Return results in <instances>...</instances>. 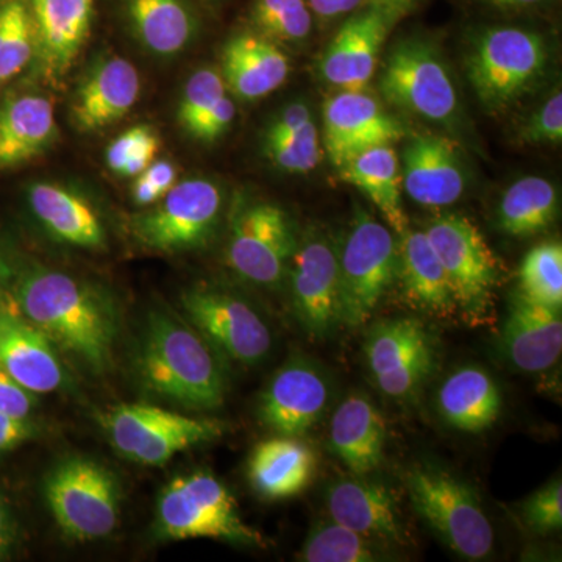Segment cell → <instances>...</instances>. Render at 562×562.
<instances>
[{"label": "cell", "mask_w": 562, "mask_h": 562, "mask_svg": "<svg viewBox=\"0 0 562 562\" xmlns=\"http://www.w3.org/2000/svg\"><path fill=\"white\" fill-rule=\"evenodd\" d=\"M38 432L31 417H16L0 413V454L16 449Z\"/></svg>", "instance_id": "obj_46"}, {"label": "cell", "mask_w": 562, "mask_h": 562, "mask_svg": "<svg viewBox=\"0 0 562 562\" xmlns=\"http://www.w3.org/2000/svg\"><path fill=\"white\" fill-rule=\"evenodd\" d=\"M95 0H31L36 54L47 76L68 72L90 36Z\"/></svg>", "instance_id": "obj_23"}, {"label": "cell", "mask_w": 562, "mask_h": 562, "mask_svg": "<svg viewBox=\"0 0 562 562\" xmlns=\"http://www.w3.org/2000/svg\"><path fill=\"white\" fill-rule=\"evenodd\" d=\"M291 302L297 321L314 338L341 324L338 250L321 233L303 236L290 266Z\"/></svg>", "instance_id": "obj_14"}, {"label": "cell", "mask_w": 562, "mask_h": 562, "mask_svg": "<svg viewBox=\"0 0 562 562\" xmlns=\"http://www.w3.org/2000/svg\"><path fill=\"white\" fill-rule=\"evenodd\" d=\"M520 292L550 308L562 306V246L550 241L532 247L519 271Z\"/></svg>", "instance_id": "obj_37"}, {"label": "cell", "mask_w": 562, "mask_h": 562, "mask_svg": "<svg viewBox=\"0 0 562 562\" xmlns=\"http://www.w3.org/2000/svg\"><path fill=\"white\" fill-rule=\"evenodd\" d=\"M362 0H308L310 9L317 16L330 20L360 9Z\"/></svg>", "instance_id": "obj_49"}, {"label": "cell", "mask_w": 562, "mask_h": 562, "mask_svg": "<svg viewBox=\"0 0 562 562\" xmlns=\"http://www.w3.org/2000/svg\"><path fill=\"white\" fill-rule=\"evenodd\" d=\"M140 91L139 74L131 61L110 58L81 85L72 117L81 132H98L121 121L135 106Z\"/></svg>", "instance_id": "obj_26"}, {"label": "cell", "mask_w": 562, "mask_h": 562, "mask_svg": "<svg viewBox=\"0 0 562 562\" xmlns=\"http://www.w3.org/2000/svg\"><path fill=\"white\" fill-rule=\"evenodd\" d=\"M402 187L417 205L441 209L460 201L465 173L453 140L439 135H417L403 149Z\"/></svg>", "instance_id": "obj_19"}, {"label": "cell", "mask_w": 562, "mask_h": 562, "mask_svg": "<svg viewBox=\"0 0 562 562\" xmlns=\"http://www.w3.org/2000/svg\"><path fill=\"white\" fill-rule=\"evenodd\" d=\"M221 210L222 192L213 181H181L166 192L154 210L133 221V233L149 249H194L209 241Z\"/></svg>", "instance_id": "obj_11"}, {"label": "cell", "mask_w": 562, "mask_h": 562, "mask_svg": "<svg viewBox=\"0 0 562 562\" xmlns=\"http://www.w3.org/2000/svg\"><path fill=\"white\" fill-rule=\"evenodd\" d=\"M405 125L366 91H341L324 105V144L336 168L376 146L401 140Z\"/></svg>", "instance_id": "obj_17"}, {"label": "cell", "mask_w": 562, "mask_h": 562, "mask_svg": "<svg viewBox=\"0 0 562 562\" xmlns=\"http://www.w3.org/2000/svg\"><path fill=\"white\" fill-rule=\"evenodd\" d=\"M5 280V266L0 261V308H2L3 303L7 302Z\"/></svg>", "instance_id": "obj_54"}, {"label": "cell", "mask_w": 562, "mask_h": 562, "mask_svg": "<svg viewBox=\"0 0 562 562\" xmlns=\"http://www.w3.org/2000/svg\"><path fill=\"white\" fill-rule=\"evenodd\" d=\"M157 532L165 539H220L239 546H265L239 516L227 487L205 472L172 480L157 503Z\"/></svg>", "instance_id": "obj_5"}, {"label": "cell", "mask_w": 562, "mask_h": 562, "mask_svg": "<svg viewBox=\"0 0 562 562\" xmlns=\"http://www.w3.org/2000/svg\"><path fill=\"white\" fill-rule=\"evenodd\" d=\"M380 90L392 105L436 124H450L460 110L452 76L430 41H398L384 61Z\"/></svg>", "instance_id": "obj_9"}, {"label": "cell", "mask_w": 562, "mask_h": 562, "mask_svg": "<svg viewBox=\"0 0 562 562\" xmlns=\"http://www.w3.org/2000/svg\"><path fill=\"white\" fill-rule=\"evenodd\" d=\"M547 63L549 47L541 33L503 25L486 29L473 38L464 65L482 105L501 111L531 90Z\"/></svg>", "instance_id": "obj_3"}, {"label": "cell", "mask_w": 562, "mask_h": 562, "mask_svg": "<svg viewBox=\"0 0 562 562\" xmlns=\"http://www.w3.org/2000/svg\"><path fill=\"white\" fill-rule=\"evenodd\" d=\"M341 324H366L397 277V241L390 228L364 209L355 210L338 250Z\"/></svg>", "instance_id": "obj_7"}, {"label": "cell", "mask_w": 562, "mask_h": 562, "mask_svg": "<svg viewBox=\"0 0 562 562\" xmlns=\"http://www.w3.org/2000/svg\"><path fill=\"white\" fill-rule=\"evenodd\" d=\"M290 74V60L279 44L260 33H239L222 50V79L233 94L257 101L279 90Z\"/></svg>", "instance_id": "obj_24"}, {"label": "cell", "mask_w": 562, "mask_h": 562, "mask_svg": "<svg viewBox=\"0 0 562 562\" xmlns=\"http://www.w3.org/2000/svg\"><path fill=\"white\" fill-rule=\"evenodd\" d=\"M371 2L372 7L387 11V13L394 14L397 18L412 9L417 0H371Z\"/></svg>", "instance_id": "obj_53"}, {"label": "cell", "mask_w": 562, "mask_h": 562, "mask_svg": "<svg viewBox=\"0 0 562 562\" xmlns=\"http://www.w3.org/2000/svg\"><path fill=\"white\" fill-rule=\"evenodd\" d=\"M386 446V424L371 398L351 394L336 408L330 424L333 453L353 475L379 468Z\"/></svg>", "instance_id": "obj_25"}, {"label": "cell", "mask_w": 562, "mask_h": 562, "mask_svg": "<svg viewBox=\"0 0 562 562\" xmlns=\"http://www.w3.org/2000/svg\"><path fill=\"white\" fill-rule=\"evenodd\" d=\"M339 169L342 180L376 206L392 231L402 235L408 228L402 202L401 160L391 144L361 151Z\"/></svg>", "instance_id": "obj_32"}, {"label": "cell", "mask_w": 562, "mask_h": 562, "mask_svg": "<svg viewBox=\"0 0 562 562\" xmlns=\"http://www.w3.org/2000/svg\"><path fill=\"white\" fill-rule=\"evenodd\" d=\"M406 486L414 512L454 553L471 561L490 557L494 528L469 484L441 469L416 465Z\"/></svg>", "instance_id": "obj_4"}, {"label": "cell", "mask_w": 562, "mask_h": 562, "mask_svg": "<svg viewBox=\"0 0 562 562\" xmlns=\"http://www.w3.org/2000/svg\"><path fill=\"white\" fill-rule=\"evenodd\" d=\"M425 235L446 271L457 308L468 319L482 322L498 283L497 261L486 239L471 221L457 214L432 221Z\"/></svg>", "instance_id": "obj_10"}, {"label": "cell", "mask_w": 562, "mask_h": 562, "mask_svg": "<svg viewBox=\"0 0 562 562\" xmlns=\"http://www.w3.org/2000/svg\"><path fill=\"white\" fill-rule=\"evenodd\" d=\"M265 146L273 165L292 173L312 172L322 157L319 133L314 122L283 138L265 139Z\"/></svg>", "instance_id": "obj_40"}, {"label": "cell", "mask_w": 562, "mask_h": 562, "mask_svg": "<svg viewBox=\"0 0 562 562\" xmlns=\"http://www.w3.org/2000/svg\"><path fill=\"white\" fill-rule=\"evenodd\" d=\"M306 562H373L383 560L372 539L328 520L317 524L303 542L301 554Z\"/></svg>", "instance_id": "obj_35"}, {"label": "cell", "mask_w": 562, "mask_h": 562, "mask_svg": "<svg viewBox=\"0 0 562 562\" xmlns=\"http://www.w3.org/2000/svg\"><path fill=\"white\" fill-rule=\"evenodd\" d=\"M330 395V382L319 366L306 358H291L262 391L258 416L280 436L299 438L327 412Z\"/></svg>", "instance_id": "obj_16"}, {"label": "cell", "mask_w": 562, "mask_h": 562, "mask_svg": "<svg viewBox=\"0 0 562 562\" xmlns=\"http://www.w3.org/2000/svg\"><path fill=\"white\" fill-rule=\"evenodd\" d=\"M14 539H16V522H14L9 502L0 495V561L9 557Z\"/></svg>", "instance_id": "obj_48"}, {"label": "cell", "mask_w": 562, "mask_h": 562, "mask_svg": "<svg viewBox=\"0 0 562 562\" xmlns=\"http://www.w3.org/2000/svg\"><path fill=\"white\" fill-rule=\"evenodd\" d=\"M35 216L60 241L85 249H102L105 231L90 203L58 184L35 183L29 190Z\"/></svg>", "instance_id": "obj_31"}, {"label": "cell", "mask_w": 562, "mask_h": 562, "mask_svg": "<svg viewBox=\"0 0 562 562\" xmlns=\"http://www.w3.org/2000/svg\"><path fill=\"white\" fill-rule=\"evenodd\" d=\"M138 369L151 392L188 408L217 409L225 401L224 371L209 341L169 314H150Z\"/></svg>", "instance_id": "obj_2"}, {"label": "cell", "mask_w": 562, "mask_h": 562, "mask_svg": "<svg viewBox=\"0 0 562 562\" xmlns=\"http://www.w3.org/2000/svg\"><path fill=\"white\" fill-rule=\"evenodd\" d=\"M558 210L557 188L542 177H525L503 194L498 205V227L506 235H539L552 227Z\"/></svg>", "instance_id": "obj_34"}, {"label": "cell", "mask_w": 562, "mask_h": 562, "mask_svg": "<svg viewBox=\"0 0 562 562\" xmlns=\"http://www.w3.org/2000/svg\"><path fill=\"white\" fill-rule=\"evenodd\" d=\"M114 449L133 462L162 465L177 453L228 431L220 420L194 419L146 403L114 406L101 417Z\"/></svg>", "instance_id": "obj_8"}, {"label": "cell", "mask_w": 562, "mask_h": 562, "mask_svg": "<svg viewBox=\"0 0 562 562\" xmlns=\"http://www.w3.org/2000/svg\"><path fill=\"white\" fill-rule=\"evenodd\" d=\"M225 91L227 87L216 70L201 69L192 74L179 106V121L184 131L191 135L210 110L227 95Z\"/></svg>", "instance_id": "obj_41"}, {"label": "cell", "mask_w": 562, "mask_h": 562, "mask_svg": "<svg viewBox=\"0 0 562 562\" xmlns=\"http://www.w3.org/2000/svg\"><path fill=\"white\" fill-rule=\"evenodd\" d=\"M312 9L305 0H255L251 22L273 43H297L312 33Z\"/></svg>", "instance_id": "obj_38"}, {"label": "cell", "mask_w": 562, "mask_h": 562, "mask_svg": "<svg viewBox=\"0 0 562 562\" xmlns=\"http://www.w3.org/2000/svg\"><path fill=\"white\" fill-rule=\"evenodd\" d=\"M36 54L35 29L25 0L0 3V83L25 69Z\"/></svg>", "instance_id": "obj_36"}, {"label": "cell", "mask_w": 562, "mask_h": 562, "mask_svg": "<svg viewBox=\"0 0 562 562\" xmlns=\"http://www.w3.org/2000/svg\"><path fill=\"white\" fill-rule=\"evenodd\" d=\"M522 519L538 535L560 531L562 527V484L552 480L522 503Z\"/></svg>", "instance_id": "obj_42"}, {"label": "cell", "mask_w": 562, "mask_h": 562, "mask_svg": "<svg viewBox=\"0 0 562 562\" xmlns=\"http://www.w3.org/2000/svg\"><path fill=\"white\" fill-rule=\"evenodd\" d=\"M479 2L486 3L492 9L505 11H524L541 7L549 0H479Z\"/></svg>", "instance_id": "obj_52"}, {"label": "cell", "mask_w": 562, "mask_h": 562, "mask_svg": "<svg viewBox=\"0 0 562 562\" xmlns=\"http://www.w3.org/2000/svg\"><path fill=\"white\" fill-rule=\"evenodd\" d=\"M438 409L450 427L464 432H480L501 416V390L490 373L468 366L454 371L441 384Z\"/></svg>", "instance_id": "obj_30"}, {"label": "cell", "mask_w": 562, "mask_h": 562, "mask_svg": "<svg viewBox=\"0 0 562 562\" xmlns=\"http://www.w3.org/2000/svg\"><path fill=\"white\" fill-rule=\"evenodd\" d=\"M160 139L149 125H135L117 136L106 149V165L124 177H138L154 162Z\"/></svg>", "instance_id": "obj_39"}, {"label": "cell", "mask_w": 562, "mask_h": 562, "mask_svg": "<svg viewBox=\"0 0 562 562\" xmlns=\"http://www.w3.org/2000/svg\"><path fill=\"white\" fill-rule=\"evenodd\" d=\"M165 198V194L147 177L139 173L135 184H133V199L140 206L155 205Z\"/></svg>", "instance_id": "obj_51"}, {"label": "cell", "mask_w": 562, "mask_h": 562, "mask_svg": "<svg viewBox=\"0 0 562 562\" xmlns=\"http://www.w3.org/2000/svg\"><path fill=\"white\" fill-rule=\"evenodd\" d=\"M325 505L335 522L372 541L405 542L397 505L383 484L360 475L342 476L328 484Z\"/></svg>", "instance_id": "obj_22"}, {"label": "cell", "mask_w": 562, "mask_h": 562, "mask_svg": "<svg viewBox=\"0 0 562 562\" xmlns=\"http://www.w3.org/2000/svg\"><path fill=\"white\" fill-rule=\"evenodd\" d=\"M181 308L214 349L241 364H258L272 349V333L249 303L213 290L181 295Z\"/></svg>", "instance_id": "obj_13"}, {"label": "cell", "mask_w": 562, "mask_h": 562, "mask_svg": "<svg viewBox=\"0 0 562 562\" xmlns=\"http://www.w3.org/2000/svg\"><path fill=\"white\" fill-rule=\"evenodd\" d=\"M397 241V277L403 294L422 310L450 314L457 308L449 279L425 232L402 233Z\"/></svg>", "instance_id": "obj_29"}, {"label": "cell", "mask_w": 562, "mask_h": 562, "mask_svg": "<svg viewBox=\"0 0 562 562\" xmlns=\"http://www.w3.org/2000/svg\"><path fill=\"white\" fill-rule=\"evenodd\" d=\"M295 246L288 214L272 203H254L233 220L227 260L241 279L272 288L283 280Z\"/></svg>", "instance_id": "obj_12"}, {"label": "cell", "mask_w": 562, "mask_h": 562, "mask_svg": "<svg viewBox=\"0 0 562 562\" xmlns=\"http://www.w3.org/2000/svg\"><path fill=\"white\" fill-rule=\"evenodd\" d=\"M143 176L147 177L162 194H166V192L171 190L173 184H176L177 169L172 162L154 161L149 168L143 172Z\"/></svg>", "instance_id": "obj_50"}, {"label": "cell", "mask_w": 562, "mask_h": 562, "mask_svg": "<svg viewBox=\"0 0 562 562\" xmlns=\"http://www.w3.org/2000/svg\"><path fill=\"white\" fill-rule=\"evenodd\" d=\"M312 111L305 103H291L269 124L265 139L283 138L312 124Z\"/></svg>", "instance_id": "obj_47"}, {"label": "cell", "mask_w": 562, "mask_h": 562, "mask_svg": "<svg viewBox=\"0 0 562 562\" xmlns=\"http://www.w3.org/2000/svg\"><path fill=\"white\" fill-rule=\"evenodd\" d=\"M36 398L0 366V413L16 417H31Z\"/></svg>", "instance_id": "obj_44"}, {"label": "cell", "mask_w": 562, "mask_h": 562, "mask_svg": "<svg viewBox=\"0 0 562 562\" xmlns=\"http://www.w3.org/2000/svg\"><path fill=\"white\" fill-rule=\"evenodd\" d=\"M520 143L558 144L562 140V94L554 92L530 120L525 122L519 133Z\"/></svg>", "instance_id": "obj_43"}, {"label": "cell", "mask_w": 562, "mask_h": 562, "mask_svg": "<svg viewBox=\"0 0 562 562\" xmlns=\"http://www.w3.org/2000/svg\"><path fill=\"white\" fill-rule=\"evenodd\" d=\"M502 351L517 371H549L562 350L561 310L550 308L517 292L502 331Z\"/></svg>", "instance_id": "obj_20"}, {"label": "cell", "mask_w": 562, "mask_h": 562, "mask_svg": "<svg viewBox=\"0 0 562 562\" xmlns=\"http://www.w3.org/2000/svg\"><path fill=\"white\" fill-rule=\"evenodd\" d=\"M235 103L225 95L210 110V113L203 117L201 124L192 131L191 135L194 138L205 140V143H213L228 131L233 120H235Z\"/></svg>", "instance_id": "obj_45"}, {"label": "cell", "mask_w": 562, "mask_h": 562, "mask_svg": "<svg viewBox=\"0 0 562 562\" xmlns=\"http://www.w3.org/2000/svg\"><path fill=\"white\" fill-rule=\"evenodd\" d=\"M18 312L50 341L94 371H105L117 335L116 314L99 292L68 273L35 269L13 292Z\"/></svg>", "instance_id": "obj_1"}, {"label": "cell", "mask_w": 562, "mask_h": 562, "mask_svg": "<svg viewBox=\"0 0 562 562\" xmlns=\"http://www.w3.org/2000/svg\"><path fill=\"white\" fill-rule=\"evenodd\" d=\"M316 454L297 438L280 436L255 447L249 460V482L266 501L295 497L316 473Z\"/></svg>", "instance_id": "obj_27"}, {"label": "cell", "mask_w": 562, "mask_h": 562, "mask_svg": "<svg viewBox=\"0 0 562 562\" xmlns=\"http://www.w3.org/2000/svg\"><path fill=\"white\" fill-rule=\"evenodd\" d=\"M364 355L376 387L392 398H406L416 392L435 366L430 335L413 319L373 325L364 341Z\"/></svg>", "instance_id": "obj_15"}, {"label": "cell", "mask_w": 562, "mask_h": 562, "mask_svg": "<svg viewBox=\"0 0 562 562\" xmlns=\"http://www.w3.org/2000/svg\"><path fill=\"white\" fill-rule=\"evenodd\" d=\"M57 135L54 106L41 95H20L0 106V169L33 160Z\"/></svg>", "instance_id": "obj_28"}, {"label": "cell", "mask_w": 562, "mask_h": 562, "mask_svg": "<svg viewBox=\"0 0 562 562\" xmlns=\"http://www.w3.org/2000/svg\"><path fill=\"white\" fill-rule=\"evenodd\" d=\"M43 491L63 532L77 541L105 538L120 522V482L109 468L91 458L58 462L44 479Z\"/></svg>", "instance_id": "obj_6"}, {"label": "cell", "mask_w": 562, "mask_h": 562, "mask_svg": "<svg viewBox=\"0 0 562 562\" xmlns=\"http://www.w3.org/2000/svg\"><path fill=\"white\" fill-rule=\"evenodd\" d=\"M0 366L33 394H47L65 384L50 339L7 302L0 308Z\"/></svg>", "instance_id": "obj_21"}, {"label": "cell", "mask_w": 562, "mask_h": 562, "mask_svg": "<svg viewBox=\"0 0 562 562\" xmlns=\"http://www.w3.org/2000/svg\"><path fill=\"white\" fill-rule=\"evenodd\" d=\"M394 14L376 7L344 22L321 61L324 79L341 91L368 90Z\"/></svg>", "instance_id": "obj_18"}, {"label": "cell", "mask_w": 562, "mask_h": 562, "mask_svg": "<svg viewBox=\"0 0 562 562\" xmlns=\"http://www.w3.org/2000/svg\"><path fill=\"white\" fill-rule=\"evenodd\" d=\"M125 11L135 35L155 54H177L194 32L184 0H125Z\"/></svg>", "instance_id": "obj_33"}]
</instances>
